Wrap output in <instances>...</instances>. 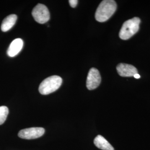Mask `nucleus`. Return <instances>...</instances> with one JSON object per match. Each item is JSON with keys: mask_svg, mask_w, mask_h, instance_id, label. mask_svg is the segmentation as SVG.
Returning <instances> with one entry per match:
<instances>
[{"mask_svg": "<svg viewBox=\"0 0 150 150\" xmlns=\"http://www.w3.org/2000/svg\"><path fill=\"white\" fill-rule=\"evenodd\" d=\"M117 4L113 0L102 1L97 8L95 18L100 22L107 21L115 12Z\"/></svg>", "mask_w": 150, "mask_h": 150, "instance_id": "1", "label": "nucleus"}, {"mask_svg": "<svg viewBox=\"0 0 150 150\" xmlns=\"http://www.w3.org/2000/svg\"><path fill=\"white\" fill-rule=\"evenodd\" d=\"M62 83V79L59 76H52L46 78L41 83L38 90L43 95H47L57 91Z\"/></svg>", "mask_w": 150, "mask_h": 150, "instance_id": "2", "label": "nucleus"}, {"mask_svg": "<svg viewBox=\"0 0 150 150\" xmlns=\"http://www.w3.org/2000/svg\"><path fill=\"white\" fill-rule=\"evenodd\" d=\"M141 20L139 17H134L123 23L120 31L119 37L123 40H126L134 36L138 32Z\"/></svg>", "mask_w": 150, "mask_h": 150, "instance_id": "3", "label": "nucleus"}, {"mask_svg": "<svg viewBox=\"0 0 150 150\" xmlns=\"http://www.w3.org/2000/svg\"><path fill=\"white\" fill-rule=\"evenodd\" d=\"M32 15L35 20L40 24L46 23L50 18V13L47 7L41 4H38L34 7Z\"/></svg>", "mask_w": 150, "mask_h": 150, "instance_id": "4", "label": "nucleus"}, {"mask_svg": "<svg viewBox=\"0 0 150 150\" xmlns=\"http://www.w3.org/2000/svg\"><path fill=\"white\" fill-rule=\"evenodd\" d=\"M45 130L42 127H31L19 131L18 136L23 139H36L43 136Z\"/></svg>", "mask_w": 150, "mask_h": 150, "instance_id": "5", "label": "nucleus"}, {"mask_svg": "<svg viewBox=\"0 0 150 150\" xmlns=\"http://www.w3.org/2000/svg\"><path fill=\"white\" fill-rule=\"evenodd\" d=\"M101 82V77L98 70L91 68L89 71L86 81V87L89 90L97 88Z\"/></svg>", "mask_w": 150, "mask_h": 150, "instance_id": "6", "label": "nucleus"}, {"mask_svg": "<svg viewBox=\"0 0 150 150\" xmlns=\"http://www.w3.org/2000/svg\"><path fill=\"white\" fill-rule=\"evenodd\" d=\"M116 69L118 75L122 77H134L138 74L137 69L131 64H120L117 66Z\"/></svg>", "mask_w": 150, "mask_h": 150, "instance_id": "7", "label": "nucleus"}, {"mask_svg": "<svg viewBox=\"0 0 150 150\" xmlns=\"http://www.w3.org/2000/svg\"><path fill=\"white\" fill-rule=\"evenodd\" d=\"M23 46V40L21 38H16L10 44L7 50V54L10 57L15 56L21 51Z\"/></svg>", "mask_w": 150, "mask_h": 150, "instance_id": "8", "label": "nucleus"}, {"mask_svg": "<svg viewBox=\"0 0 150 150\" xmlns=\"http://www.w3.org/2000/svg\"><path fill=\"white\" fill-rule=\"evenodd\" d=\"M17 17L16 15L12 14L7 16L3 20L1 25V30L3 32H7L12 28L16 23Z\"/></svg>", "mask_w": 150, "mask_h": 150, "instance_id": "9", "label": "nucleus"}, {"mask_svg": "<svg viewBox=\"0 0 150 150\" xmlns=\"http://www.w3.org/2000/svg\"><path fill=\"white\" fill-rule=\"evenodd\" d=\"M94 144L102 150H114V148L101 135H98L94 139Z\"/></svg>", "mask_w": 150, "mask_h": 150, "instance_id": "10", "label": "nucleus"}, {"mask_svg": "<svg viewBox=\"0 0 150 150\" xmlns=\"http://www.w3.org/2000/svg\"><path fill=\"white\" fill-rule=\"evenodd\" d=\"M9 112L8 107L5 106H0V125L5 122Z\"/></svg>", "mask_w": 150, "mask_h": 150, "instance_id": "11", "label": "nucleus"}, {"mask_svg": "<svg viewBox=\"0 0 150 150\" xmlns=\"http://www.w3.org/2000/svg\"><path fill=\"white\" fill-rule=\"evenodd\" d=\"M78 2L79 1L77 0H70L69 1L70 5L72 8H75L76 7V6L77 5V4H78Z\"/></svg>", "mask_w": 150, "mask_h": 150, "instance_id": "12", "label": "nucleus"}, {"mask_svg": "<svg viewBox=\"0 0 150 150\" xmlns=\"http://www.w3.org/2000/svg\"><path fill=\"white\" fill-rule=\"evenodd\" d=\"M134 77L135 79H139L140 77H141V76H140V75L139 74H135V75L134 76Z\"/></svg>", "mask_w": 150, "mask_h": 150, "instance_id": "13", "label": "nucleus"}]
</instances>
